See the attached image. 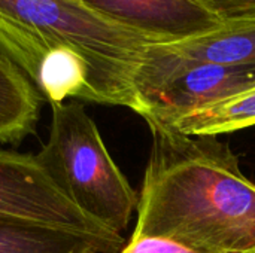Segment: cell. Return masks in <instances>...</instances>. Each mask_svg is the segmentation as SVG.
<instances>
[{
    "label": "cell",
    "mask_w": 255,
    "mask_h": 253,
    "mask_svg": "<svg viewBox=\"0 0 255 253\" xmlns=\"http://www.w3.org/2000/svg\"><path fill=\"white\" fill-rule=\"evenodd\" d=\"M131 237L173 242L194 253L255 252V183L230 146L152 125Z\"/></svg>",
    "instance_id": "2"
},
{
    "label": "cell",
    "mask_w": 255,
    "mask_h": 253,
    "mask_svg": "<svg viewBox=\"0 0 255 253\" xmlns=\"http://www.w3.org/2000/svg\"><path fill=\"white\" fill-rule=\"evenodd\" d=\"M109 19L157 43L208 33L223 21L199 0H81Z\"/></svg>",
    "instance_id": "6"
},
{
    "label": "cell",
    "mask_w": 255,
    "mask_h": 253,
    "mask_svg": "<svg viewBox=\"0 0 255 253\" xmlns=\"http://www.w3.org/2000/svg\"><path fill=\"white\" fill-rule=\"evenodd\" d=\"M120 253H194L173 242L152 237H131Z\"/></svg>",
    "instance_id": "12"
},
{
    "label": "cell",
    "mask_w": 255,
    "mask_h": 253,
    "mask_svg": "<svg viewBox=\"0 0 255 253\" xmlns=\"http://www.w3.org/2000/svg\"><path fill=\"white\" fill-rule=\"evenodd\" d=\"M0 218L70 231L108 253L124 248L123 236L87 216L31 154L0 149Z\"/></svg>",
    "instance_id": "5"
},
{
    "label": "cell",
    "mask_w": 255,
    "mask_h": 253,
    "mask_svg": "<svg viewBox=\"0 0 255 253\" xmlns=\"http://www.w3.org/2000/svg\"><path fill=\"white\" fill-rule=\"evenodd\" d=\"M255 125V86L182 116L173 128L188 136L236 133Z\"/></svg>",
    "instance_id": "10"
},
{
    "label": "cell",
    "mask_w": 255,
    "mask_h": 253,
    "mask_svg": "<svg viewBox=\"0 0 255 253\" xmlns=\"http://www.w3.org/2000/svg\"><path fill=\"white\" fill-rule=\"evenodd\" d=\"M0 253H108L97 243L58 228L1 219Z\"/></svg>",
    "instance_id": "9"
},
{
    "label": "cell",
    "mask_w": 255,
    "mask_h": 253,
    "mask_svg": "<svg viewBox=\"0 0 255 253\" xmlns=\"http://www.w3.org/2000/svg\"><path fill=\"white\" fill-rule=\"evenodd\" d=\"M253 86L255 67L190 60L154 43L136 76V113L149 127H173L182 116Z\"/></svg>",
    "instance_id": "4"
},
{
    "label": "cell",
    "mask_w": 255,
    "mask_h": 253,
    "mask_svg": "<svg viewBox=\"0 0 255 253\" xmlns=\"http://www.w3.org/2000/svg\"><path fill=\"white\" fill-rule=\"evenodd\" d=\"M163 45L190 60L255 67V16L226 21L200 36Z\"/></svg>",
    "instance_id": "7"
},
{
    "label": "cell",
    "mask_w": 255,
    "mask_h": 253,
    "mask_svg": "<svg viewBox=\"0 0 255 253\" xmlns=\"http://www.w3.org/2000/svg\"><path fill=\"white\" fill-rule=\"evenodd\" d=\"M223 22L255 16V0H199Z\"/></svg>",
    "instance_id": "11"
},
{
    "label": "cell",
    "mask_w": 255,
    "mask_h": 253,
    "mask_svg": "<svg viewBox=\"0 0 255 253\" xmlns=\"http://www.w3.org/2000/svg\"><path fill=\"white\" fill-rule=\"evenodd\" d=\"M40 103L31 82L0 54V142L15 145L33 134Z\"/></svg>",
    "instance_id": "8"
},
{
    "label": "cell",
    "mask_w": 255,
    "mask_h": 253,
    "mask_svg": "<svg viewBox=\"0 0 255 253\" xmlns=\"http://www.w3.org/2000/svg\"><path fill=\"white\" fill-rule=\"evenodd\" d=\"M154 43L81 0H0V54L49 104L136 112V76Z\"/></svg>",
    "instance_id": "1"
},
{
    "label": "cell",
    "mask_w": 255,
    "mask_h": 253,
    "mask_svg": "<svg viewBox=\"0 0 255 253\" xmlns=\"http://www.w3.org/2000/svg\"><path fill=\"white\" fill-rule=\"evenodd\" d=\"M48 142L36 154L52 182L91 219L121 234L137 198L79 101L51 104Z\"/></svg>",
    "instance_id": "3"
},
{
    "label": "cell",
    "mask_w": 255,
    "mask_h": 253,
    "mask_svg": "<svg viewBox=\"0 0 255 253\" xmlns=\"http://www.w3.org/2000/svg\"><path fill=\"white\" fill-rule=\"evenodd\" d=\"M251 253H255V252H251Z\"/></svg>",
    "instance_id": "13"
}]
</instances>
